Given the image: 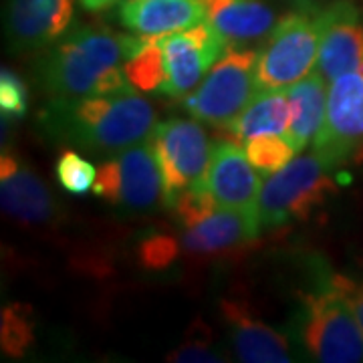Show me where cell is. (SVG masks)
Wrapping results in <instances>:
<instances>
[{
  "label": "cell",
  "instance_id": "obj_1",
  "mask_svg": "<svg viewBox=\"0 0 363 363\" xmlns=\"http://www.w3.org/2000/svg\"><path fill=\"white\" fill-rule=\"evenodd\" d=\"M142 35H119L105 26H79L40 51L37 85L47 101L79 99L133 87L125 61L142 45Z\"/></svg>",
  "mask_w": 363,
  "mask_h": 363
},
{
  "label": "cell",
  "instance_id": "obj_2",
  "mask_svg": "<svg viewBox=\"0 0 363 363\" xmlns=\"http://www.w3.org/2000/svg\"><path fill=\"white\" fill-rule=\"evenodd\" d=\"M156 109L135 87L79 99H52L39 111V128L52 142L89 154H117L156 130Z\"/></svg>",
  "mask_w": 363,
  "mask_h": 363
},
{
  "label": "cell",
  "instance_id": "obj_3",
  "mask_svg": "<svg viewBox=\"0 0 363 363\" xmlns=\"http://www.w3.org/2000/svg\"><path fill=\"white\" fill-rule=\"evenodd\" d=\"M297 335L317 362H363V327L333 283L331 271L323 272L315 289L298 293Z\"/></svg>",
  "mask_w": 363,
  "mask_h": 363
},
{
  "label": "cell",
  "instance_id": "obj_4",
  "mask_svg": "<svg viewBox=\"0 0 363 363\" xmlns=\"http://www.w3.org/2000/svg\"><path fill=\"white\" fill-rule=\"evenodd\" d=\"M323 11L313 0H298L274 23L257 57L259 89H289L311 73L321 49Z\"/></svg>",
  "mask_w": 363,
  "mask_h": 363
},
{
  "label": "cell",
  "instance_id": "obj_5",
  "mask_svg": "<svg viewBox=\"0 0 363 363\" xmlns=\"http://www.w3.org/2000/svg\"><path fill=\"white\" fill-rule=\"evenodd\" d=\"M333 192L331 168L319 154L293 157L260 188V228H283L291 222L307 220Z\"/></svg>",
  "mask_w": 363,
  "mask_h": 363
},
{
  "label": "cell",
  "instance_id": "obj_6",
  "mask_svg": "<svg viewBox=\"0 0 363 363\" xmlns=\"http://www.w3.org/2000/svg\"><path fill=\"white\" fill-rule=\"evenodd\" d=\"M257 57L259 52L248 47H228L202 83L184 99V109L214 128L228 123L259 91Z\"/></svg>",
  "mask_w": 363,
  "mask_h": 363
},
{
  "label": "cell",
  "instance_id": "obj_7",
  "mask_svg": "<svg viewBox=\"0 0 363 363\" xmlns=\"http://www.w3.org/2000/svg\"><path fill=\"white\" fill-rule=\"evenodd\" d=\"M91 192L111 206L130 212H143L164 202L162 172L152 140L135 143L104 160Z\"/></svg>",
  "mask_w": 363,
  "mask_h": 363
},
{
  "label": "cell",
  "instance_id": "obj_8",
  "mask_svg": "<svg viewBox=\"0 0 363 363\" xmlns=\"http://www.w3.org/2000/svg\"><path fill=\"white\" fill-rule=\"evenodd\" d=\"M150 140L162 172L164 206L172 208L180 194L202 184L212 143L200 123L184 117L157 123Z\"/></svg>",
  "mask_w": 363,
  "mask_h": 363
},
{
  "label": "cell",
  "instance_id": "obj_9",
  "mask_svg": "<svg viewBox=\"0 0 363 363\" xmlns=\"http://www.w3.org/2000/svg\"><path fill=\"white\" fill-rule=\"evenodd\" d=\"M313 152L329 168L363 156V71H351L329 83L327 111Z\"/></svg>",
  "mask_w": 363,
  "mask_h": 363
},
{
  "label": "cell",
  "instance_id": "obj_10",
  "mask_svg": "<svg viewBox=\"0 0 363 363\" xmlns=\"http://www.w3.org/2000/svg\"><path fill=\"white\" fill-rule=\"evenodd\" d=\"M157 39L164 61V85L160 95L164 97H188L228 51V43L208 21L160 35Z\"/></svg>",
  "mask_w": 363,
  "mask_h": 363
},
{
  "label": "cell",
  "instance_id": "obj_11",
  "mask_svg": "<svg viewBox=\"0 0 363 363\" xmlns=\"http://www.w3.org/2000/svg\"><path fill=\"white\" fill-rule=\"evenodd\" d=\"M202 186L214 196V200L220 206L259 216L262 182H260L259 169L248 160L242 143L226 138L212 143L210 162L202 178Z\"/></svg>",
  "mask_w": 363,
  "mask_h": 363
},
{
  "label": "cell",
  "instance_id": "obj_12",
  "mask_svg": "<svg viewBox=\"0 0 363 363\" xmlns=\"http://www.w3.org/2000/svg\"><path fill=\"white\" fill-rule=\"evenodd\" d=\"M77 0H9L4 35L16 55L39 52L69 33Z\"/></svg>",
  "mask_w": 363,
  "mask_h": 363
},
{
  "label": "cell",
  "instance_id": "obj_13",
  "mask_svg": "<svg viewBox=\"0 0 363 363\" xmlns=\"http://www.w3.org/2000/svg\"><path fill=\"white\" fill-rule=\"evenodd\" d=\"M363 65V14L353 0H333L323 11L317 71L327 83Z\"/></svg>",
  "mask_w": 363,
  "mask_h": 363
},
{
  "label": "cell",
  "instance_id": "obj_14",
  "mask_svg": "<svg viewBox=\"0 0 363 363\" xmlns=\"http://www.w3.org/2000/svg\"><path fill=\"white\" fill-rule=\"evenodd\" d=\"M224 323L230 331L234 353L240 362L248 363H289L293 353L289 339L260 321L245 301L224 298L220 303Z\"/></svg>",
  "mask_w": 363,
  "mask_h": 363
},
{
  "label": "cell",
  "instance_id": "obj_15",
  "mask_svg": "<svg viewBox=\"0 0 363 363\" xmlns=\"http://www.w3.org/2000/svg\"><path fill=\"white\" fill-rule=\"evenodd\" d=\"M0 202L9 216L23 224H45L57 212L49 186L11 152L0 157Z\"/></svg>",
  "mask_w": 363,
  "mask_h": 363
},
{
  "label": "cell",
  "instance_id": "obj_16",
  "mask_svg": "<svg viewBox=\"0 0 363 363\" xmlns=\"http://www.w3.org/2000/svg\"><path fill=\"white\" fill-rule=\"evenodd\" d=\"M260 234L259 216L218 206L210 216L188 226L180 238L184 252L192 257H218L240 245L255 242Z\"/></svg>",
  "mask_w": 363,
  "mask_h": 363
},
{
  "label": "cell",
  "instance_id": "obj_17",
  "mask_svg": "<svg viewBox=\"0 0 363 363\" xmlns=\"http://www.w3.org/2000/svg\"><path fill=\"white\" fill-rule=\"evenodd\" d=\"M119 21L130 33L160 37L206 21L204 0H123Z\"/></svg>",
  "mask_w": 363,
  "mask_h": 363
},
{
  "label": "cell",
  "instance_id": "obj_18",
  "mask_svg": "<svg viewBox=\"0 0 363 363\" xmlns=\"http://www.w3.org/2000/svg\"><path fill=\"white\" fill-rule=\"evenodd\" d=\"M206 21L228 47H242L271 33L277 23L267 0H204Z\"/></svg>",
  "mask_w": 363,
  "mask_h": 363
},
{
  "label": "cell",
  "instance_id": "obj_19",
  "mask_svg": "<svg viewBox=\"0 0 363 363\" xmlns=\"http://www.w3.org/2000/svg\"><path fill=\"white\" fill-rule=\"evenodd\" d=\"M291 123L289 89H259L247 107L218 130L226 140L245 143L264 133H285Z\"/></svg>",
  "mask_w": 363,
  "mask_h": 363
},
{
  "label": "cell",
  "instance_id": "obj_20",
  "mask_svg": "<svg viewBox=\"0 0 363 363\" xmlns=\"http://www.w3.org/2000/svg\"><path fill=\"white\" fill-rule=\"evenodd\" d=\"M327 81L315 69L307 77L297 81L289 87L291 97V123L285 131L286 138L295 145V150L303 152L317 138L325 121L327 111Z\"/></svg>",
  "mask_w": 363,
  "mask_h": 363
},
{
  "label": "cell",
  "instance_id": "obj_21",
  "mask_svg": "<svg viewBox=\"0 0 363 363\" xmlns=\"http://www.w3.org/2000/svg\"><path fill=\"white\" fill-rule=\"evenodd\" d=\"M125 77L135 89L160 93L164 85V61L157 37H143L138 51L125 61Z\"/></svg>",
  "mask_w": 363,
  "mask_h": 363
},
{
  "label": "cell",
  "instance_id": "obj_22",
  "mask_svg": "<svg viewBox=\"0 0 363 363\" xmlns=\"http://www.w3.org/2000/svg\"><path fill=\"white\" fill-rule=\"evenodd\" d=\"M248 160L252 162V166L259 169L260 176H271L281 168H285L286 164L295 157L297 150L286 138V133H264L250 138L245 143Z\"/></svg>",
  "mask_w": 363,
  "mask_h": 363
},
{
  "label": "cell",
  "instance_id": "obj_23",
  "mask_svg": "<svg viewBox=\"0 0 363 363\" xmlns=\"http://www.w3.org/2000/svg\"><path fill=\"white\" fill-rule=\"evenodd\" d=\"M35 341V321L28 305L13 303L2 311L0 343L2 351L11 357H21Z\"/></svg>",
  "mask_w": 363,
  "mask_h": 363
},
{
  "label": "cell",
  "instance_id": "obj_24",
  "mask_svg": "<svg viewBox=\"0 0 363 363\" xmlns=\"http://www.w3.org/2000/svg\"><path fill=\"white\" fill-rule=\"evenodd\" d=\"M55 174L63 190H67L69 194L81 196L93 190L97 168L75 150H65L57 160Z\"/></svg>",
  "mask_w": 363,
  "mask_h": 363
},
{
  "label": "cell",
  "instance_id": "obj_25",
  "mask_svg": "<svg viewBox=\"0 0 363 363\" xmlns=\"http://www.w3.org/2000/svg\"><path fill=\"white\" fill-rule=\"evenodd\" d=\"M212 331L208 329L206 323L196 321L188 333L186 339L182 341L176 350L168 353V362L176 363H216L224 362L220 351L212 345Z\"/></svg>",
  "mask_w": 363,
  "mask_h": 363
},
{
  "label": "cell",
  "instance_id": "obj_26",
  "mask_svg": "<svg viewBox=\"0 0 363 363\" xmlns=\"http://www.w3.org/2000/svg\"><path fill=\"white\" fill-rule=\"evenodd\" d=\"M220 204L214 200V196L200 184V186H194V188H190L184 194H180V198L174 202L172 210L178 216L182 226L188 228V226H194L200 220H204Z\"/></svg>",
  "mask_w": 363,
  "mask_h": 363
},
{
  "label": "cell",
  "instance_id": "obj_27",
  "mask_svg": "<svg viewBox=\"0 0 363 363\" xmlns=\"http://www.w3.org/2000/svg\"><path fill=\"white\" fill-rule=\"evenodd\" d=\"M180 240L168 234H152L138 247V259L150 271H162L180 257Z\"/></svg>",
  "mask_w": 363,
  "mask_h": 363
},
{
  "label": "cell",
  "instance_id": "obj_28",
  "mask_svg": "<svg viewBox=\"0 0 363 363\" xmlns=\"http://www.w3.org/2000/svg\"><path fill=\"white\" fill-rule=\"evenodd\" d=\"M0 111L9 119L25 117L28 111L26 83L11 69H2L0 73Z\"/></svg>",
  "mask_w": 363,
  "mask_h": 363
},
{
  "label": "cell",
  "instance_id": "obj_29",
  "mask_svg": "<svg viewBox=\"0 0 363 363\" xmlns=\"http://www.w3.org/2000/svg\"><path fill=\"white\" fill-rule=\"evenodd\" d=\"M331 279H333V283L339 291L343 293V297L350 301L351 309L363 327V283H357V281H353L345 274H339V272H331Z\"/></svg>",
  "mask_w": 363,
  "mask_h": 363
},
{
  "label": "cell",
  "instance_id": "obj_30",
  "mask_svg": "<svg viewBox=\"0 0 363 363\" xmlns=\"http://www.w3.org/2000/svg\"><path fill=\"white\" fill-rule=\"evenodd\" d=\"M79 2L89 13H101V11H107V9L116 6V4L123 2V0H79Z\"/></svg>",
  "mask_w": 363,
  "mask_h": 363
}]
</instances>
